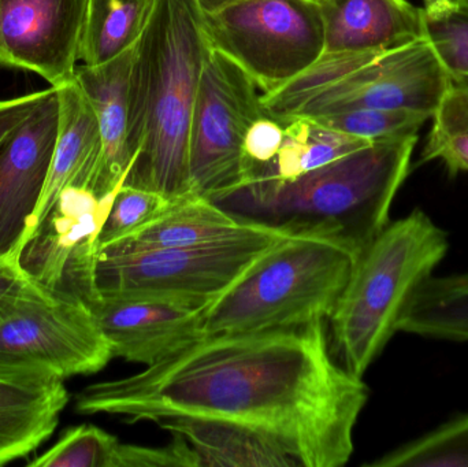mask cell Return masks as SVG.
<instances>
[{"mask_svg":"<svg viewBox=\"0 0 468 467\" xmlns=\"http://www.w3.org/2000/svg\"><path fill=\"white\" fill-rule=\"evenodd\" d=\"M448 249L447 232L417 208L389 222L357 257L327 321L330 348L344 369L363 378L398 334L410 302Z\"/></svg>","mask_w":468,"mask_h":467,"instance_id":"277c9868","label":"cell"},{"mask_svg":"<svg viewBox=\"0 0 468 467\" xmlns=\"http://www.w3.org/2000/svg\"><path fill=\"white\" fill-rule=\"evenodd\" d=\"M154 424L181 436L199 458L200 467H297L271 439L222 419L166 417Z\"/></svg>","mask_w":468,"mask_h":467,"instance_id":"ffe728a7","label":"cell"},{"mask_svg":"<svg viewBox=\"0 0 468 467\" xmlns=\"http://www.w3.org/2000/svg\"><path fill=\"white\" fill-rule=\"evenodd\" d=\"M156 0H90L80 60L104 65L133 48L147 29Z\"/></svg>","mask_w":468,"mask_h":467,"instance_id":"603a6c76","label":"cell"},{"mask_svg":"<svg viewBox=\"0 0 468 467\" xmlns=\"http://www.w3.org/2000/svg\"><path fill=\"white\" fill-rule=\"evenodd\" d=\"M368 387L333 356L326 323L203 334L147 369L90 384L76 411L129 424L222 419L278 444L297 466L341 467Z\"/></svg>","mask_w":468,"mask_h":467,"instance_id":"6da1fadb","label":"cell"},{"mask_svg":"<svg viewBox=\"0 0 468 467\" xmlns=\"http://www.w3.org/2000/svg\"><path fill=\"white\" fill-rule=\"evenodd\" d=\"M451 84V77L423 38L356 66L308 96L291 118L365 109L407 110L431 118Z\"/></svg>","mask_w":468,"mask_h":467,"instance_id":"30bf717a","label":"cell"},{"mask_svg":"<svg viewBox=\"0 0 468 467\" xmlns=\"http://www.w3.org/2000/svg\"><path fill=\"white\" fill-rule=\"evenodd\" d=\"M399 332L468 343V273L429 277L410 302Z\"/></svg>","mask_w":468,"mask_h":467,"instance_id":"7402d4cb","label":"cell"},{"mask_svg":"<svg viewBox=\"0 0 468 467\" xmlns=\"http://www.w3.org/2000/svg\"><path fill=\"white\" fill-rule=\"evenodd\" d=\"M121 186L104 197L81 186H69L59 195L22 249L21 265L36 282L90 301L98 291L99 235Z\"/></svg>","mask_w":468,"mask_h":467,"instance_id":"8fae6325","label":"cell"},{"mask_svg":"<svg viewBox=\"0 0 468 467\" xmlns=\"http://www.w3.org/2000/svg\"><path fill=\"white\" fill-rule=\"evenodd\" d=\"M208 49L197 0H156L134 60L128 186L172 199L189 194V131Z\"/></svg>","mask_w":468,"mask_h":467,"instance_id":"3957f363","label":"cell"},{"mask_svg":"<svg viewBox=\"0 0 468 467\" xmlns=\"http://www.w3.org/2000/svg\"><path fill=\"white\" fill-rule=\"evenodd\" d=\"M47 90H48L27 93L8 101H0V145L7 139L8 134L30 114L33 107L43 99Z\"/></svg>","mask_w":468,"mask_h":467,"instance_id":"d6a6232c","label":"cell"},{"mask_svg":"<svg viewBox=\"0 0 468 467\" xmlns=\"http://www.w3.org/2000/svg\"><path fill=\"white\" fill-rule=\"evenodd\" d=\"M417 143L418 136L373 142L294 180L253 172L214 203L244 221L335 236L360 255L389 224Z\"/></svg>","mask_w":468,"mask_h":467,"instance_id":"7a4b0ae2","label":"cell"},{"mask_svg":"<svg viewBox=\"0 0 468 467\" xmlns=\"http://www.w3.org/2000/svg\"><path fill=\"white\" fill-rule=\"evenodd\" d=\"M136 46L104 65L77 66L76 80L98 118L101 153L90 189L104 197L125 183L137 153L133 143Z\"/></svg>","mask_w":468,"mask_h":467,"instance_id":"9a60e30c","label":"cell"},{"mask_svg":"<svg viewBox=\"0 0 468 467\" xmlns=\"http://www.w3.org/2000/svg\"><path fill=\"white\" fill-rule=\"evenodd\" d=\"M57 93L59 125L51 166L29 229L19 244L21 252L33 230L54 207L66 188L81 186L90 189L101 159V137L98 118L77 80L57 88Z\"/></svg>","mask_w":468,"mask_h":467,"instance_id":"e0dca14e","label":"cell"},{"mask_svg":"<svg viewBox=\"0 0 468 467\" xmlns=\"http://www.w3.org/2000/svg\"><path fill=\"white\" fill-rule=\"evenodd\" d=\"M242 2H245V0H197V7L202 11L203 16L218 13V11L232 7V5Z\"/></svg>","mask_w":468,"mask_h":467,"instance_id":"836d02e7","label":"cell"},{"mask_svg":"<svg viewBox=\"0 0 468 467\" xmlns=\"http://www.w3.org/2000/svg\"><path fill=\"white\" fill-rule=\"evenodd\" d=\"M292 230L255 222L247 232L199 246L101 254L95 285L101 295L210 303L244 276Z\"/></svg>","mask_w":468,"mask_h":467,"instance_id":"8992f818","label":"cell"},{"mask_svg":"<svg viewBox=\"0 0 468 467\" xmlns=\"http://www.w3.org/2000/svg\"><path fill=\"white\" fill-rule=\"evenodd\" d=\"M68 402L63 381L0 376V466L46 443Z\"/></svg>","mask_w":468,"mask_h":467,"instance_id":"d6986e66","label":"cell"},{"mask_svg":"<svg viewBox=\"0 0 468 467\" xmlns=\"http://www.w3.org/2000/svg\"><path fill=\"white\" fill-rule=\"evenodd\" d=\"M310 118V117H307ZM326 128L368 142L418 136L429 115L407 110H349L311 117Z\"/></svg>","mask_w":468,"mask_h":467,"instance_id":"4316f807","label":"cell"},{"mask_svg":"<svg viewBox=\"0 0 468 467\" xmlns=\"http://www.w3.org/2000/svg\"><path fill=\"white\" fill-rule=\"evenodd\" d=\"M365 467H468V413Z\"/></svg>","mask_w":468,"mask_h":467,"instance_id":"484cf974","label":"cell"},{"mask_svg":"<svg viewBox=\"0 0 468 467\" xmlns=\"http://www.w3.org/2000/svg\"><path fill=\"white\" fill-rule=\"evenodd\" d=\"M285 137L282 121L264 114L258 118L247 131L244 153L252 165H264L277 156Z\"/></svg>","mask_w":468,"mask_h":467,"instance_id":"1f68e13d","label":"cell"},{"mask_svg":"<svg viewBox=\"0 0 468 467\" xmlns=\"http://www.w3.org/2000/svg\"><path fill=\"white\" fill-rule=\"evenodd\" d=\"M210 303L117 298L96 291L87 304L114 358L150 366L205 334L203 323Z\"/></svg>","mask_w":468,"mask_h":467,"instance_id":"5bb4252c","label":"cell"},{"mask_svg":"<svg viewBox=\"0 0 468 467\" xmlns=\"http://www.w3.org/2000/svg\"><path fill=\"white\" fill-rule=\"evenodd\" d=\"M423 32L451 80L468 77V0H422Z\"/></svg>","mask_w":468,"mask_h":467,"instance_id":"d4e9b609","label":"cell"},{"mask_svg":"<svg viewBox=\"0 0 468 467\" xmlns=\"http://www.w3.org/2000/svg\"><path fill=\"white\" fill-rule=\"evenodd\" d=\"M357 257L349 244L335 236L292 233L208 304L203 334L327 323Z\"/></svg>","mask_w":468,"mask_h":467,"instance_id":"5b68a950","label":"cell"},{"mask_svg":"<svg viewBox=\"0 0 468 467\" xmlns=\"http://www.w3.org/2000/svg\"><path fill=\"white\" fill-rule=\"evenodd\" d=\"M324 54L393 51L425 38L420 5L409 0H316Z\"/></svg>","mask_w":468,"mask_h":467,"instance_id":"2e32d148","label":"cell"},{"mask_svg":"<svg viewBox=\"0 0 468 467\" xmlns=\"http://www.w3.org/2000/svg\"><path fill=\"white\" fill-rule=\"evenodd\" d=\"M436 159L451 175L468 173V90L453 82L431 117L420 164Z\"/></svg>","mask_w":468,"mask_h":467,"instance_id":"cb8c5ba5","label":"cell"},{"mask_svg":"<svg viewBox=\"0 0 468 467\" xmlns=\"http://www.w3.org/2000/svg\"><path fill=\"white\" fill-rule=\"evenodd\" d=\"M264 114L253 80L227 55L208 49L189 131L191 194L216 202L247 183L253 165L244 153L245 134Z\"/></svg>","mask_w":468,"mask_h":467,"instance_id":"9c48e42d","label":"cell"},{"mask_svg":"<svg viewBox=\"0 0 468 467\" xmlns=\"http://www.w3.org/2000/svg\"><path fill=\"white\" fill-rule=\"evenodd\" d=\"M120 440L93 425L63 432L59 440L30 461L33 467H115Z\"/></svg>","mask_w":468,"mask_h":467,"instance_id":"83f0119b","label":"cell"},{"mask_svg":"<svg viewBox=\"0 0 468 467\" xmlns=\"http://www.w3.org/2000/svg\"><path fill=\"white\" fill-rule=\"evenodd\" d=\"M253 221L237 218L213 200L189 194L175 197L155 218L98 249L101 254H131L173 247L199 246L247 232Z\"/></svg>","mask_w":468,"mask_h":467,"instance_id":"ac0fdd59","label":"cell"},{"mask_svg":"<svg viewBox=\"0 0 468 467\" xmlns=\"http://www.w3.org/2000/svg\"><path fill=\"white\" fill-rule=\"evenodd\" d=\"M455 85H459V87L466 88L468 90V77L467 79H458V80H451Z\"/></svg>","mask_w":468,"mask_h":467,"instance_id":"e575fe53","label":"cell"},{"mask_svg":"<svg viewBox=\"0 0 468 467\" xmlns=\"http://www.w3.org/2000/svg\"><path fill=\"white\" fill-rule=\"evenodd\" d=\"M58 125L59 101L51 87L0 145V254L19 251L29 229L48 177Z\"/></svg>","mask_w":468,"mask_h":467,"instance_id":"4fadbf2b","label":"cell"},{"mask_svg":"<svg viewBox=\"0 0 468 467\" xmlns=\"http://www.w3.org/2000/svg\"><path fill=\"white\" fill-rule=\"evenodd\" d=\"M115 467H200L197 452L181 436L166 447L120 444Z\"/></svg>","mask_w":468,"mask_h":467,"instance_id":"f546056e","label":"cell"},{"mask_svg":"<svg viewBox=\"0 0 468 467\" xmlns=\"http://www.w3.org/2000/svg\"><path fill=\"white\" fill-rule=\"evenodd\" d=\"M210 48L234 60L270 95L324 55V32L316 0H245L203 16Z\"/></svg>","mask_w":468,"mask_h":467,"instance_id":"52a82bcc","label":"cell"},{"mask_svg":"<svg viewBox=\"0 0 468 467\" xmlns=\"http://www.w3.org/2000/svg\"><path fill=\"white\" fill-rule=\"evenodd\" d=\"M88 10L90 0H0V65L73 82Z\"/></svg>","mask_w":468,"mask_h":467,"instance_id":"7c38bea8","label":"cell"},{"mask_svg":"<svg viewBox=\"0 0 468 467\" xmlns=\"http://www.w3.org/2000/svg\"><path fill=\"white\" fill-rule=\"evenodd\" d=\"M38 285L21 265V252L0 254V324L5 323Z\"/></svg>","mask_w":468,"mask_h":467,"instance_id":"4dcf8cb0","label":"cell"},{"mask_svg":"<svg viewBox=\"0 0 468 467\" xmlns=\"http://www.w3.org/2000/svg\"><path fill=\"white\" fill-rule=\"evenodd\" d=\"M282 122L285 137L277 156L269 164L253 165L250 173L294 180L373 143L326 128L313 118L296 117Z\"/></svg>","mask_w":468,"mask_h":467,"instance_id":"44dd1931","label":"cell"},{"mask_svg":"<svg viewBox=\"0 0 468 467\" xmlns=\"http://www.w3.org/2000/svg\"><path fill=\"white\" fill-rule=\"evenodd\" d=\"M110 343L79 296L38 285L0 324V376L60 380L101 372L112 359Z\"/></svg>","mask_w":468,"mask_h":467,"instance_id":"ba28073f","label":"cell"},{"mask_svg":"<svg viewBox=\"0 0 468 467\" xmlns=\"http://www.w3.org/2000/svg\"><path fill=\"white\" fill-rule=\"evenodd\" d=\"M173 199L158 192L123 183L99 235V249L147 224L161 214Z\"/></svg>","mask_w":468,"mask_h":467,"instance_id":"f1b7e54d","label":"cell"}]
</instances>
